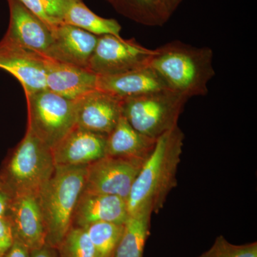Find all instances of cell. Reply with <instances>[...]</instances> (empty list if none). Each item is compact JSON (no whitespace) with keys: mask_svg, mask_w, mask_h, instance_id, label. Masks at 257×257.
Instances as JSON below:
<instances>
[{"mask_svg":"<svg viewBox=\"0 0 257 257\" xmlns=\"http://www.w3.org/2000/svg\"><path fill=\"white\" fill-rule=\"evenodd\" d=\"M184 140L183 132L178 125L157 138L126 199L128 216L145 209L158 214L163 208L171 191L177 185Z\"/></svg>","mask_w":257,"mask_h":257,"instance_id":"obj_1","label":"cell"},{"mask_svg":"<svg viewBox=\"0 0 257 257\" xmlns=\"http://www.w3.org/2000/svg\"><path fill=\"white\" fill-rule=\"evenodd\" d=\"M212 62L209 47L172 41L153 50L149 64L169 89L189 99L208 94V83L215 75Z\"/></svg>","mask_w":257,"mask_h":257,"instance_id":"obj_2","label":"cell"},{"mask_svg":"<svg viewBox=\"0 0 257 257\" xmlns=\"http://www.w3.org/2000/svg\"><path fill=\"white\" fill-rule=\"evenodd\" d=\"M86 167H55L39 193L46 228V244L57 248L72 227L76 204L84 187Z\"/></svg>","mask_w":257,"mask_h":257,"instance_id":"obj_3","label":"cell"},{"mask_svg":"<svg viewBox=\"0 0 257 257\" xmlns=\"http://www.w3.org/2000/svg\"><path fill=\"white\" fill-rule=\"evenodd\" d=\"M55 170L52 150L27 128L0 170V182L13 197L39 194Z\"/></svg>","mask_w":257,"mask_h":257,"instance_id":"obj_4","label":"cell"},{"mask_svg":"<svg viewBox=\"0 0 257 257\" xmlns=\"http://www.w3.org/2000/svg\"><path fill=\"white\" fill-rule=\"evenodd\" d=\"M188 99L169 89L126 98L122 101V116L139 133L157 139L178 125Z\"/></svg>","mask_w":257,"mask_h":257,"instance_id":"obj_5","label":"cell"},{"mask_svg":"<svg viewBox=\"0 0 257 257\" xmlns=\"http://www.w3.org/2000/svg\"><path fill=\"white\" fill-rule=\"evenodd\" d=\"M26 99L28 128L52 150L76 126L75 101L47 89L26 95Z\"/></svg>","mask_w":257,"mask_h":257,"instance_id":"obj_6","label":"cell"},{"mask_svg":"<svg viewBox=\"0 0 257 257\" xmlns=\"http://www.w3.org/2000/svg\"><path fill=\"white\" fill-rule=\"evenodd\" d=\"M153 50L146 48L135 39L105 35L98 36L88 69L97 76L124 73L148 65Z\"/></svg>","mask_w":257,"mask_h":257,"instance_id":"obj_7","label":"cell"},{"mask_svg":"<svg viewBox=\"0 0 257 257\" xmlns=\"http://www.w3.org/2000/svg\"><path fill=\"white\" fill-rule=\"evenodd\" d=\"M141 161L105 156L86 167L82 192L116 196L126 201Z\"/></svg>","mask_w":257,"mask_h":257,"instance_id":"obj_8","label":"cell"},{"mask_svg":"<svg viewBox=\"0 0 257 257\" xmlns=\"http://www.w3.org/2000/svg\"><path fill=\"white\" fill-rule=\"evenodd\" d=\"M46 57L29 50L4 36L0 40V69L14 76L23 86L25 95L47 89Z\"/></svg>","mask_w":257,"mask_h":257,"instance_id":"obj_9","label":"cell"},{"mask_svg":"<svg viewBox=\"0 0 257 257\" xmlns=\"http://www.w3.org/2000/svg\"><path fill=\"white\" fill-rule=\"evenodd\" d=\"M123 99L96 89L75 101L76 126L107 136L122 116Z\"/></svg>","mask_w":257,"mask_h":257,"instance_id":"obj_10","label":"cell"},{"mask_svg":"<svg viewBox=\"0 0 257 257\" xmlns=\"http://www.w3.org/2000/svg\"><path fill=\"white\" fill-rule=\"evenodd\" d=\"M8 3L10 21L5 36L20 46L49 58L53 42V28L18 0H8Z\"/></svg>","mask_w":257,"mask_h":257,"instance_id":"obj_11","label":"cell"},{"mask_svg":"<svg viewBox=\"0 0 257 257\" xmlns=\"http://www.w3.org/2000/svg\"><path fill=\"white\" fill-rule=\"evenodd\" d=\"M8 216L15 240L23 243L30 251L46 244V228L39 194L13 197Z\"/></svg>","mask_w":257,"mask_h":257,"instance_id":"obj_12","label":"cell"},{"mask_svg":"<svg viewBox=\"0 0 257 257\" xmlns=\"http://www.w3.org/2000/svg\"><path fill=\"white\" fill-rule=\"evenodd\" d=\"M106 135L75 126L52 149L55 167H87L106 156Z\"/></svg>","mask_w":257,"mask_h":257,"instance_id":"obj_13","label":"cell"},{"mask_svg":"<svg viewBox=\"0 0 257 257\" xmlns=\"http://www.w3.org/2000/svg\"><path fill=\"white\" fill-rule=\"evenodd\" d=\"M52 33L53 42L49 59L88 69L98 36L63 23L55 25Z\"/></svg>","mask_w":257,"mask_h":257,"instance_id":"obj_14","label":"cell"},{"mask_svg":"<svg viewBox=\"0 0 257 257\" xmlns=\"http://www.w3.org/2000/svg\"><path fill=\"white\" fill-rule=\"evenodd\" d=\"M47 89L69 99L77 101L98 89V79L92 71L47 58L45 62Z\"/></svg>","mask_w":257,"mask_h":257,"instance_id":"obj_15","label":"cell"},{"mask_svg":"<svg viewBox=\"0 0 257 257\" xmlns=\"http://www.w3.org/2000/svg\"><path fill=\"white\" fill-rule=\"evenodd\" d=\"M128 217L127 204L122 198L82 192L74 209L72 226L84 228L97 222L124 224Z\"/></svg>","mask_w":257,"mask_h":257,"instance_id":"obj_16","label":"cell"},{"mask_svg":"<svg viewBox=\"0 0 257 257\" xmlns=\"http://www.w3.org/2000/svg\"><path fill=\"white\" fill-rule=\"evenodd\" d=\"M97 89L124 99L169 88L156 71L148 64L124 73L99 76Z\"/></svg>","mask_w":257,"mask_h":257,"instance_id":"obj_17","label":"cell"},{"mask_svg":"<svg viewBox=\"0 0 257 257\" xmlns=\"http://www.w3.org/2000/svg\"><path fill=\"white\" fill-rule=\"evenodd\" d=\"M157 140L139 133L121 116L106 137V156L145 162L153 151Z\"/></svg>","mask_w":257,"mask_h":257,"instance_id":"obj_18","label":"cell"},{"mask_svg":"<svg viewBox=\"0 0 257 257\" xmlns=\"http://www.w3.org/2000/svg\"><path fill=\"white\" fill-rule=\"evenodd\" d=\"M62 23L77 27L96 36L111 35L121 37V27L116 20L103 18L96 15L82 0L69 1L64 10Z\"/></svg>","mask_w":257,"mask_h":257,"instance_id":"obj_19","label":"cell"},{"mask_svg":"<svg viewBox=\"0 0 257 257\" xmlns=\"http://www.w3.org/2000/svg\"><path fill=\"white\" fill-rule=\"evenodd\" d=\"M152 212L148 209L128 216L114 257H143Z\"/></svg>","mask_w":257,"mask_h":257,"instance_id":"obj_20","label":"cell"},{"mask_svg":"<svg viewBox=\"0 0 257 257\" xmlns=\"http://www.w3.org/2000/svg\"><path fill=\"white\" fill-rule=\"evenodd\" d=\"M116 11L135 23L160 27L168 21L162 0H110Z\"/></svg>","mask_w":257,"mask_h":257,"instance_id":"obj_21","label":"cell"},{"mask_svg":"<svg viewBox=\"0 0 257 257\" xmlns=\"http://www.w3.org/2000/svg\"><path fill=\"white\" fill-rule=\"evenodd\" d=\"M124 226V224L97 222L84 228L94 246L96 257H114Z\"/></svg>","mask_w":257,"mask_h":257,"instance_id":"obj_22","label":"cell"},{"mask_svg":"<svg viewBox=\"0 0 257 257\" xmlns=\"http://www.w3.org/2000/svg\"><path fill=\"white\" fill-rule=\"evenodd\" d=\"M57 250L60 257H96L94 246L84 228L72 226Z\"/></svg>","mask_w":257,"mask_h":257,"instance_id":"obj_23","label":"cell"},{"mask_svg":"<svg viewBox=\"0 0 257 257\" xmlns=\"http://www.w3.org/2000/svg\"><path fill=\"white\" fill-rule=\"evenodd\" d=\"M198 257H257V242L236 245L219 235L212 246Z\"/></svg>","mask_w":257,"mask_h":257,"instance_id":"obj_24","label":"cell"},{"mask_svg":"<svg viewBox=\"0 0 257 257\" xmlns=\"http://www.w3.org/2000/svg\"><path fill=\"white\" fill-rule=\"evenodd\" d=\"M14 241V234L9 216H0V257L5 256Z\"/></svg>","mask_w":257,"mask_h":257,"instance_id":"obj_25","label":"cell"},{"mask_svg":"<svg viewBox=\"0 0 257 257\" xmlns=\"http://www.w3.org/2000/svg\"><path fill=\"white\" fill-rule=\"evenodd\" d=\"M18 1L52 28H54L57 24L61 23L49 16L41 0H18Z\"/></svg>","mask_w":257,"mask_h":257,"instance_id":"obj_26","label":"cell"},{"mask_svg":"<svg viewBox=\"0 0 257 257\" xmlns=\"http://www.w3.org/2000/svg\"><path fill=\"white\" fill-rule=\"evenodd\" d=\"M49 16L62 23L64 10L70 0H41Z\"/></svg>","mask_w":257,"mask_h":257,"instance_id":"obj_27","label":"cell"},{"mask_svg":"<svg viewBox=\"0 0 257 257\" xmlns=\"http://www.w3.org/2000/svg\"><path fill=\"white\" fill-rule=\"evenodd\" d=\"M13 195L0 182V216H8Z\"/></svg>","mask_w":257,"mask_h":257,"instance_id":"obj_28","label":"cell"},{"mask_svg":"<svg viewBox=\"0 0 257 257\" xmlns=\"http://www.w3.org/2000/svg\"><path fill=\"white\" fill-rule=\"evenodd\" d=\"M3 257H30V251L23 243L15 240L12 247Z\"/></svg>","mask_w":257,"mask_h":257,"instance_id":"obj_29","label":"cell"},{"mask_svg":"<svg viewBox=\"0 0 257 257\" xmlns=\"http://www.w3.org/2000/svg\"><path fill=\"white\" fill-rule=\"evenodd\" d=\"M30 257H60L57 248L45 244L41 248L30 251Z\"/></svg>","mask_w":257,"mask_h":257,"instance_id":"obj_30","label":"cell"},{"mask_svg":"<svg viewBox=\"0 0 257 257\" xmlns=\"http://www.w3.org/2000/svg\"><path fill=\"white\" fill-rule=\"evenodd\" d=\"M164 8L167 16L170 18L172 14L175 13L179 5L181 4L182 0H162Z\"/></svg>","mask_w":257,"mask_h":257,"instance_id":"obj_31","label":"cell"},{"mask_svg":"<svg viewBox=\"0 0 257 257\" xmlns=\"http://www.w3.org/2000/svg\"><path fill=\"white\" fill-rule=\"evenodd\" d=\"M108 2H110V0H107Z\"/></svg>","mask_w":257,"mask_h":257,"instance_id":"obj_32","label":"cell"}]
</instances>
